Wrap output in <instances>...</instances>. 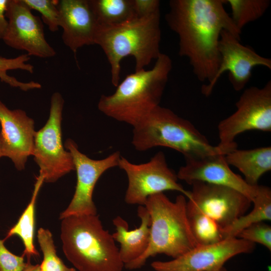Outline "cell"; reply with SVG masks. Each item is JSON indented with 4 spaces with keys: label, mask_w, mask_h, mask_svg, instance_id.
<instances>
[{
    "label": "cell",
    "mask_w": 271,
    "mask_h": 271,
    "mask_svg": "<svg viewBox=\"0 0 271 271\" xmlns=\"http://www.w3.org/2000/svg\"><path fill=\"white\" fill-rule=\"evenodd\" d=\"M132 2L136 18L149 16L160 11L159 0H132Z\"/></svg>",
    "instance_id": "obj_30"
},
{
    "label": "cell",
    "mask_w": 271,
    "mask_h": 271,
    "mask_svg": "<svg viewBox=\"0 0 271 271\" xmlns=\"http://www.w3.org/2000/svg\"><path fill=\"white\" fill-rule=\"evenodd\" d=\"M186 209L192 233L198 245L212 244L224 239L222 229L215 221L187 206Z\"/></svg>",
    "instance_id": "obj_23"
},
{
    "label": "cell",
    "mask_w": 271,
    "mask_h": 271,
    "mask_svg": "<svg viewBox=\"0 0 271 271\" xmlns=\"http://www.w3.org/2000/svg\"><path fill=\"white\" fill-rule=\"evenodd\" d=\"M9 0H0V40H3L8 27L6 11Z\"/></svg>",
    "instance_id": "obj_31"
},
{
    "label": "cell",
    "mask_w": 271,
    "mask_h": 271,
    "mask_svg": "<svg viewBox=\"0 0 271 271\" xmlns=\"http://www.w3.org/2000/svg\"><path fill=\"white\" fill-rule=\"evenodd\" d=\"M2 157L1 151V146H0V158Z\"/></svg>",
    "instance_id": "obj_34"
},
{
    "label": "cell",
    "mask_w": 271,
    "mask_h": 271,
    "mask_svg": "<svg viewBox=\"0 0 271 271\" xmlns=\"http://www.w3.org/2000/svg\"><path fill=\"white\" fill-rule=\"evenodd\" d=\"M37 238L43 253L40 271H76L75 268L67 266L57 255L53 236L49 230L40 228Z\"/></svg>",
    "instance_id": "obj_26"
},
{
    "label": "cell",
    "mask_w": 271,
    "mask_h": 271,
    "mask_svg": "<svg viewBox=\"0 0 271 271\" xmlns=\"http://www.w3.org/2000/svg\"><path fill=\"white\" fill-rule=\"evenodd\" d=\"M64 44L76 55L85 45L94 44L98 24L89 0L57 1Z\"/></svg>",
    "instance_id": "obj_17"
},
{
    "label": "cell",
    "mask_w": 271,
    "mask_h": 271,
    "mask_svg": "<svg viewBox=\"0 0 271 271\" xmlns=\"http://www.w3.org/2000/svg\"><path fill=\"white\" fill-rule=\"evenodd\" d=\"M160 16L159 11L118 25H98L94 44L99 45L106 56L110 66L111 83L114 86L119 83L123 58L133 56L135 71H138L144 69L161 53Z\"/></svg>",
    "instance_id": "obj_3"
},
{
    "label": "cell",
    "mask_w": 271,
    "mask_h": 271,
    "mask_svg": "<svg viewBox=\"0 0 271 271\" xmlns=\"http://www.w3.org/2000/svg\"><path fill=\"white\" fill-rule=\"evenodd\" d=\"M217 271H226L225 268L224 267L221 268V269L217 270Z\"/></svg>",
    "instance_id": "obj_33"
},
{
    "label": "cell",
    "mask_w": 271,
    "mask_h": 271,
    "mask_svg": "<svg viewBox=\"0 0 271 271\" xmlns=\"http://www.w3.org/2000/svg\"><path fill=\"white\" fill-rule=\"evenodd\" d=\"M187 207L209 216L224 229L245 214L252 202L239 192L201 182L191 184Z\"/></svg>",
    "instance_id": "obj_12"
},
{
    "label": "cell",
    "mask_w": 271,
    "mask_h": 271,
    "mask_svg": "<svg viewBox=\"0 0 271 271\" xmlns=\"http://www.w3.org/2000/svg\"><path fill=\"white\" fill-rule=\"evenodd\" d=\"M44 182L43 176L37 177L34 189L30 202L23 212L18 222L8 231L4 241L14 235L18 236L22 240L25 249L23 255L30 259L32 256H39L34 243L35 234V205L37 196Z\"/></svg>",
    "instance_id": "obj_20"
},
{
    "label": "cell",
    "mask_w": 271,
    "mask_h": 271,
    "mask_svg": "<svg viewBox=\"0 0 271 271\" xmlns=\"http://www.w3.org/2000/svg\"><path fill=\"white\" fill-rule=\"evenodd\" d=\"M0 239V271H23L27 265L24 256L16 255L10 251Z\"/></svg>",
    "instance_id": "obj_29"
},
{
    "label": "cell",
    "mask_w": 271,
    "mask_h": 271,
    "mask_svg": "<svg viewBox=\"0 0 271 271\" xmlns=\"http://www.w3.org/2000/svg\"><path fill=\"white\" fill-rule=\"evenodd\" d=\"M220 62L217 73L209 83L204 84L201 92L209 96L218 79L225 72H228V79L236 91L243 89L249 82L252 69L262 66L271 70V59L262 57L249 46L242 45L239 39L229 31H222L219 41Z\"/></svg>",
    "instance_id": "obj_11"
},
{
    "label": "cell",
    "mask_w": 271,
    "mask_h": 271,
    "mask_svg": "<svg viewBox=\"0 0 271 271\" xmlns=\"http://www.w3.org/2000/svg\"><path fill=\"white\" fill-rule=\"evenodd\" d=\"M172 68L170 57L161 53L151 69L127 75L113 93L101 95L98 109L110 118L134 126L160 105Z\"/></svg>",
    "instance_id": "obj_2"
},
{
    "label": "cell",
    "mask_w": 271,
    "mask_h": 271,
    "mask_svg": "<svg viewBox=\"0 0 271 271\" xmlns=\"http://www.w3.org/2000/svg\"><path fill=\"white\" fill-rule=\"evenodd\" d=\"M31 10L39 12L43 22L49 30L55 32L59 30V12L57 6V0H23Z\"/></svg>",
    "instance_id": "obj_27"
},
{
    "label": "cell",
    "mask_w": 271,
    "mask_h": 271,
    "mask_svg": "<svg viewBox=\"0 0 271 271\" xmlns=\"http://www.w3.org/2000/svg\"><path fill=\"white\" fill-rule=\"evenodd\" d=\"M144 206L151 221L149 244L140 257L124 264L125 268H140L149 258L158 254L175 258L198 245L191 230L184 195H179L174 201L164 193L154 195Z\"/></svg>",
    "instance_id": "obj_5"
},
{
    "label": "cell",
    "mask_w": 271,
    "mask_h": 271,
    "mask_svg": "<svg viewBox=\"0 0 271 271\" xmlns=\"http://www.w3.org/2000/svg\"><path fill=\"white\" fill-rule=\"evenodd\" d=\"M98 25L115 26L136 18L132 0H89Z\"/></svg>",
    "instance_id": "obj_22"
},
{
    "label": "cell",
    "mask_w": 271,
    "mask_h": 271,
    "mask_svg": "<svg viewBox=\"0 0 271 271\" xmlns=\"http://www.w3.org/2000/svg\"><path fill=\"white\" fill-rule=\"evenodd\" d=\"M138 215L141 223L138 228L129 230L127 221L117 216L113 219L116 231L112 234L120 245L119 255L124 265L140 257L147 250L150 241L151 218L145 206H139Z\"/></svg>",
    "instance_id": "obj_18"
},
{
    "label": "cell",
    "mask_w": 271,
    "mask_h": 271,
    "mask_svg": "<svg viewBox=\"0 0 271 271\" xmlns=\"http://www.w3.org/2000/svg\"><path fill=\"white\" fill-rule=\"evenodd\" d=\"M231 8V18L241 31L248 23L261 17L269 8V0H226Z\"/></svg>",
    "instance_id": "obj_24"
},
{
    "label": "cell",
    "mask_w": 271,
    "mask_h": 271,
    "mask_svg": "<svg viewBox=\"0 0 271 271\" xmlns=\"http://www.w3.org/2000/svg\"><path fill=\"white\" fill-rule=\"evenodd\" d=\"M30 59L27 54L21 55L15 58H8L0 56V80L12 87L19 88L23 91H28L41 88V85L37 82H23L15 77L10 76L7 72L12 70H22L33 73L34 67L28 63Z\"/></svg>",
    "instance_id": "obj_25"
},
{
    "label": "cell",
    "mask_w": 271,
    "mask_h": 271,
    "mask_svg": "<svg viewBox=\"0 0 271 271\" xmlns=\"http://www.w3.org/2000/svg\"><path fill=\"white\" fill-rule=\"evenodd\" d=\"M186 163L180 168L177 177L189 184L194 182L223 186L243 194L251 202L257 193L258 185H249L239 175L234 173L221 154L185 159Z\"/></svg>",
    "instance_id": "obj_15"
},
{
    "label": "cell",
    "mask_w": 271,
    "mask_h": 271,
    "mask_svg": "<svg viewBox=\"0 0 271 271\" xmlns=\"http://www.w3.org/2000/svg\"><path fill=\"white\" fill-rule=\"evenodd\" d=\"M235 105V111L218 125L216 147L224 156L237 149L235 139L239 134L250 130L271 131V81L261 88L245 89Z\"/></svg>",
    "instance_id": "obj_7"
},
{
    "label": "cell",
    "mask_w": 271,
    "mask_h": 271,
    "mask_svg": "<svg viewBox=\"0 0 271 271\" xmlns=\"http://www.w3.org/2000/svg\"><path fill=\"white\" fill-rule=\"evenodd\" d=\"M0 146L2 157L10 158L19 171L33 155L36 133L34 120L21 109H9L0 100Z\"/></svg>",
    "instance_id": "obj_16"
},
{
    "label": "cell",
    "mask_w": 271,
    "mask_h": 271,
    "mask_svg": "<svg viewBox=\"0 0 271 271\" xmlns=\"http://www.w3.org/2000/svg\"><path fill=\"white\" fill-rule=\"evenodd\" d=\"M62 220L60 237L67 259L79 271H122L124 265L112 234L96 215Z\"/></svg>",
    "instance_id": "obj_4"
},
{
    "label": "cell",
    "mask_w": 271,
    "mask_h": 271,
    "mask_svg": "<svg viewBox=\"0 0 271 271\" xmlns=\"http://www.w3.org/2000/svg\"><path fill=\"white\" fill-rule=\"evenodd\" d=\"M6 17L8 27L3 39L10 47L27 52L29 56L47 58L56 53L46 41L43 23L23 0H9Z\"/></svg>",
    "instance_id": "obj_13"
},
{
    "label": "cell",
    "mask_w": 271,
    "mask_h": 271,
    "mask_svg": "<svg viewBox=\"0 0 271 271\" xmlns=\"http://www.w3.org/2000/svg\"><path fill=\"white\" fill-rule=\"evenodd\" d=\"M64 99L59 92L51 98L50 114L45 125L36 132L34 160L40 168L44 182L53 183L75 170L71 154L62 144L61 121Z\"/></svg>",
    "instance_id": "obj_8"
},
{
    "label": "cell",
    "mask_w": 271,
    "mask_h": 271,
    "mask_svg": "<svg viewBox=\"0 0 271 271\" xmlns=\"http://www.w3.org/2000/svg\"><path fill=\"white\" fill-rule=\"evenodd\" d=\"M229 165L239 170L244 180L253 186L258 185L260 178L271 170V147H263L250 150L236 149L225 155Z\"/></svg>",
    "instance_id": "obj_19"
},
{
    "label": "cell",
    "mask_w": 271,
    "mask_h": 271,
    "mask_svg": "<svg viewBox=\"0 0 271 271\" xmlns=\"http://www.w3.org/2000/svg\"><path fill=\"white\" fill-rule=\"evenodd\" d=\"M226 0H171L165 19L179 38V55L188 59L201 82L210 83L220 62L219 41L225 30L240 39L224 5Z\"/></svg>",
    "instance_id": "obj_1"
},
{
    "label": "cell",
    "mask_w": 271,
    "mask_h": 271,
    "mask_svg": "<svg viewBox=\"0 0 271 271\" xmlns=\"http://www.w3.org/2000/svg\"><path fill=\"white\" fill-rule=\"evenodd\" d=\"M255 244L237 238H228L209 245H198L170 261H155V271H217L232 257L252 252Z\"/></svg>",
    "instance_id": "obj_14"
},
{
    "label": "cell",
    "mask_w": 271,
    "mask_h": 271,
    "mask_svg": "<svg viewBox=\"0 0 271 271\" xmlns=\"http://www.w3.org/2000/svg\"><path fill=\"white\" fill-rule=\"evenodd\" d=\"M118 167L127 178L124 200L128 204L144 206L149 197L166 191H177L188 199L190 197V191L178 182L177 174L169 167L162 152L156 153L149 161L139 164L121 156Z\"/></svg>",
    "instance_id": "obj_9"
},
{
    "label": "cell",
    "mask_w": 271,
    "mask_h": 271,
    "mask_svg": "<svg viewBox=\"0 0 271 271\" xmlns=\"http://www.w3.org/2000/svg\"><path fill=\"white\" fill-rule=\"evenodd\" d=\"M27 263V265L23 271H40V264H32L30 259H28Z\"/></svg>",
    "instance_id": "obj_32"
},
{
    "label": "cell",
    "mask_w": 271,
    "mask_h": 271,
    "mask_svg": "<svg viewBox=\"0 0 271 271\" xmlns=\"http://www.w3.org/2000/svg\"><path fill=\"white\" fill-rule=\"evenodd\" d=\"M132 127L131 143L139 152L163 147L181 153L185 159L221 154L190 121L160 105Z\"/></svg>",
    "instance_id": "obj_6"
},
{
    "label": "cell",
    "mask_w": 271,
    "mask_h": 271,
    "mask_svg": "<svg viewBox=\"0 0 271 271\" xmlns=\"http://www.w3.org/2000/svg\"><path fill=\"white\" fill-rule=\"evenodd\" d=\"M64 146L72 155L77 183L73 197L67 208L61 213L59 219L72 215H96L97 209L92 199L94 187L104 172L118 167L120 152L116 151L104 159L93 160L82 153L71 139H67Z\"/></svg>",
    "instance_id": "obj_10"
},
{
    "label": "cell",
    "mask_w": 271,
    "mask_h": 271,
    "mask_svg": "<svg viewBox=\"0 0 271 271\" xmlns=\"http://www.w3.org/2000/svg\"><path fill=\"white\" fill-rule=\"evenodd\" d=\"M237 238L259 243L271 251V227L264 222L252 224L241 231Z\"/></svg>",
    "instance_id": "obj_28"
},
{
    "label": "cell",
    "mask_w": 271,
    "mask_h": 271,
    "mask_svg": "<svg viewBox=\"0 0 271 271\" xmlns=\"http://www.w3.org/2000/svg\"><path fill=\"white\" fill-rule=\"evenodd\" d=\"M252 203V210L223 229L224 239L236 237L247 227L258 222L271 220V190L268 187L258 185L257 193Z\"/></svg>",
    "instance_id": "obj_21"
}]
</instances>
